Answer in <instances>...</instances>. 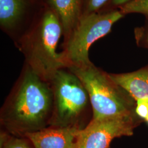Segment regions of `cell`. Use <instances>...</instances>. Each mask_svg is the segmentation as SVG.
Here are the masks:
<instances>
[{
    "instance_id": "obj_1",
    "label": "cell",
    "mask_w": 148,
    "mask_h": 148,
    "mask_svg": "<svg viewBox=\"0 0 148 148\" xmlns=\"http://www.w3.org/2000/svg\"><path fill=\"white\" fill-rule=\"evenodd\" d=\"M53 109L50 82L24 63L1 108V130L16 137H25L28 133L49 127Z\"/></svg>"
},
{
    "instance_id": "obj_2",
    "label": "cell",
    "mask_w": 148,
    "mask_h": 148,
    "mask_svg": "<svg viewBox=\"0 0 148 148\" xmlns=\"http://www.w3.org/2000/svg\"><path fill=\"white\" fill-rule=\"evenodd\" d=\"M63 35L58 16L42 2L30 26L15 45L24 55V63L48 82L58 70L66 68L61 53L57 51Z\"/></svg>"
},
{
    "instance_id": "obj_3",
    "label": "cell",
    "mask_w": 148,
    "mask_h": 148,
    "mask_svg": "<svg viewBox=\"0 0 148 148\" xmlns=\"http://www.w3.org/2000/svg\"><path fill=\"white\" fill-rule=\"evenodd\" d=\"M53 109L49 126L84 129L90 123L92 108L88 92L79 78L68 68L58 70L49 82Z\"/></svg>"
},
{
    "instance_id": "obj_4",
    "label": "cell",
    "mask_w": 148,
    "mask_h": 148,
    "mask_svg": "<svg viewBox=\"0 0 148 148\" xmlns=\"http://www.w3.org/2000/svg\"><path fill=\"white\" fill-rule=\"evenodd\" d=\"M81 80L90 97L93 118L131 115V106L124 90L117 85L109 74L88 64L67 68Z\"/></svg>"
},
{
    "instance_id": "obj_5",
    "label": "cell",
    "mask_w": 148,
    "mask_h": 148,
    "mask_svg": "<svg viewBox=\"0 0 148 148\" xmlns=\"http://www.w3.org/2000/svg\"><path fill=\"white\" fill-rule=\"evenodd\" d=\"M125 15L119 9L82 16L69 36L64 40L60 52L66 68L91 63L89 49L96 41L111 31Z\"/></svg>"
},
{
    "instance_id": "obj_6",
    "label": "cell",
    "mask_w": 148,
    "mask_h": 148,
    "mask_svg": "<svg viewBox=\"0 0 148 148\" xmlns=\"http://www.w3.org/2000/svg\"><path fill=\"white\" fill-rule=\"evenodd\" d=\"M132 115L95 119L79 132L77 148H109L112 140L133 134Z\"/></svg>"
},
{
    "instance_id": "obj_7",
    "label": "cell",
    "mask_w": 148,
    "mask_h": 148,
    "mask_svg": "<svg viewBox=\"0 0 148 148\" xmlns=\"http://www.w3.org/2000/svg\"><path fill=\"white\" fill-rule=\"evenodd\" d=\"M41 0H0V27L16 45L30 26Z\"/></svg>"
},
{
    "instance_id": "obj_8",
    "label": "cell",
    "mask_w": 148,
    "mask_h": 148,
    "mask_svg": "<svg viewBox=\"0 0 148 148\" xmlns=\"http://www.w3.org/2000/svg\"><path fill=\"white\" fill-rule=\"evenodd\" d=\"M77 127H46L25 136L35 148H77L79 132Z\"/></svg>"
},
{
    "instance_id": "obj_9",
    "label": "cell",
    "mask_w": 148,
    "mask_h": 148,
    "mask_svg": "<svg viewBox=\"0 0 148 148\" xmlns=\"http://www.w3.org/2000/svg\"><path fill=\"white\" fill-rule=\"evenodd\" d=\"M53 10L61 23L64 40L69 36L81 17L82 0H41Z\"/></svg>"
},
{
    "instance_id": "obj_10",
    "label": "cell",
    "mask_w": 148,
    "mask_h": 148,
    "mask_svg": "<svg viewBox=\"0 0 148 148\" xmlns=\"http://www.w3.org/2000/svg\"><path fill=\"white\" fill-rule=\"evenodd\" d=\"M109 75L117 85L134 99L148 103V68L130 73Z\"/></svg>"
},
{
    "instance_id": "obj_11",
    "label": "cell",
    "mask_w": 148,
    "mask_h": 148,
    "mask_svg": "<svg viewBox=\"0 0 148 148\" xmlns=\"http://www.w3.org/2000/svg\"><path fill=\"white\" fill-rule=\"evenodd\" d=\"M0 148H35L27 137H18L1 132Z\"/></svg>"
},
{
    "instance_id": "obj_12",
    "label": "cell",
    "mask_w": 148,
    "mask_h": 148,
    "mask_svg": "<svg viewBox=\"0 0 148 148\" xmlns=\"http://www.w3.org/2000/svg\"><path fill=\"white\" fill-rule=\"evenodd\" d=\"M119 9L125 16L131 13H139L146 16L148 19V0H133Z\"/></svg>"
},
{
    "instance_id": "obj_13",
    "label": "cell",
    "mask_w": 148,
    "mask_h": 148,
    "mask_svg": "<svg viewBox=\"0 0 148 148\" xmlns=\"http://www.w3.org/2000/svg\"><path fill=\"white\" fill-rule=\"evenodd\" d=\"M111 0H82L81 16L103 11Z\"/></svg>"
},
{
    "instance_id": "obj_14",
    "label": "cell",
    "mask_w": 148,
    "mask_h": 148,
    "mask_svg": "<svg viewBox=\"0 0 148 148\" xmlns=\"http://www.w3.org/2000/svg\"><path fill=\"white\" fill-rule=\"evenodd\" d=\"M136 113L139 116L145 120L148 117V103L143 101H137Z\"/></svg>"
},
{
    "instance_id": "obj_15",
    "label": "cell",
    "mask_w": 148,
    "mask_h": 148,
    "mask_svg": "<svg viewBox=\"0 0 148 148\" xmlns=\"http://www.w3.org/2000/svg\"><path fill=\"white\" fill-rule=\"evenodd\" d=\"M135 35L137 43L144 39L148 45V22L147 25L136 30Z\"/></svg>"
},
{
    "instance_id": "obj_16",
    "label": "cell",
    "mask_w": 148,
    "mask_h": 148,
    "mask_svg": "<svg viewBox=\"0 0 148 148\" xmlns=\"http://www.w3.org/2000/svg\"><path fill=\"white\" fill-rule=\"evenodd\" d=\"M132 1L133 0H111L102 12L119 9L120 7Z\"/></svg>"
},
{
    "instance_id": "obj_17",
    "label": "cell",
    "mask_w": 148,
    "mask_h": 148,
    "mask_svg": "<svg viewBox=\"0 0 148 148\" xmlns=\"http://www.w3.org/2000/svg\"><path fill=\"white\" fill-rule=\"evenodd\" d=\"M146 120V121H147V122H148V117H147V119H146V120Z\"/></svg>"
}]
</instances>
